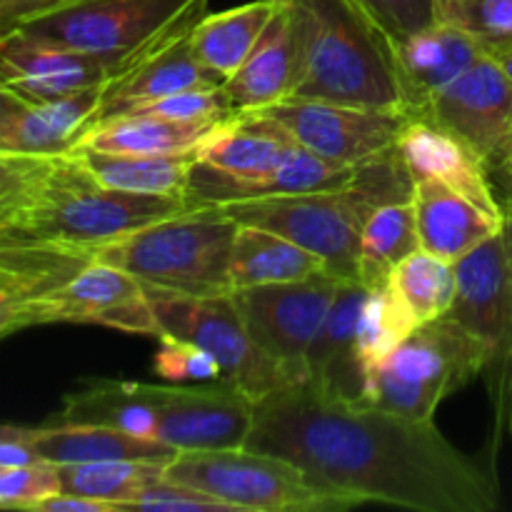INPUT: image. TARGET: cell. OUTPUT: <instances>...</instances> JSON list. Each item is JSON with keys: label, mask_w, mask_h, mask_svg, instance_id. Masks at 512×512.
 <instances>
[{"label": "cell", "mask_w": 512, "mask_h": 512, "mask_svg": "<svg viewBox=\"0 0 512 512\" xmlns=\"http://www.w3.org/2000/svg\"><path fill=\"white\" fill-rule=\"evenodd\" d=\"M50 3H55V0H0V33L13 28L28 13H35Z\"/></svg>", "instance_id": "cell-45"}, {"label": "cell", "mask_w": 512, "mask_h": 512, "mask_svg": "<svg viewBox=\"0 0 512 512\" xmlns=\"http://www.w3.org/2000/svg\"><path fill=\"white\" fill-rule=\"evenodd\" d=\"M420 120L448 130L495 168L512 133V80L493 55H483L448 88L433 95Z\"/></svg>", "instance_id": "cell-15"}, {"label": "cell", "mask_w": 512, "mask_h": 512, "mask_svg": "<svg viewBox=\"0 0 512 512\" xmlns=\"http://www.w3.org/2000/svg\"><path fill=\"white\" fill-rule=\"evenodd\" d=\"M160 350L155 353V373L170 383H213L223 380L218 360L188 340L160 335Z\"/></svg>", "instance_id": "cell-38"}, {"label": "cell", "mask_w": 512, "mask_h": 512, "mask_svg": "<svg viewBox=\"0 0 512 512\" xmlns=\"http://www.w3.org/2000/svg\"><path fill=\"white\" fill-rule=\"evenodd\" d=\"M165 465L158 460H100V463L55 465L60 478V493L85 495V498L113 503L120 512L163 478Z\"/></svg>", "instance_id": "cell-33"}, {"label": "cell", "mask_w": 512, "mask_h": 512, "mask_svg": "<svg viewBox=\"0 0 512 512\" xmlns=\"http://www.w3.org/2000/svg\"><path fill=\"white\" fill-rule=\"evenodd\" d=\"M458 293L448 318L485 350L483 380L493 405V450L512 433V275L503 233L455 263Z\"/></svg>", "instance_id": "cell-9"}, {"label": "cell", "mask_w": 512, "mask_h": 512, "mask_svg": "<svg viewBox=\"0 0 512 512\" xmlns=\"http://www.w3.org/2000/svg\"><path fill=\"white\" fill-rule=\"evenodd\" d=\"M45 463L30 440H0V470L5 468H23V465Z\"/></svg>", "instance_id": "cell-44"}, {"label": "cell", "mask_w": 512, "mask_h": 512, "mask_svg": "<svg viewBox=\"0 0 512 512\" xmlns=\"http://www.w3.org/2000/svg\"><path fill=\"white\" fill-rule=\"evenodd\" d=\"M343 283L348 280L318 273L293 283L258 285L230 293L250 338L283 368L288 383L308 380V350Z\"/></svg>", "instance_id": "cell-11"}, {"label": "cell", "mask_w": 512, "mask_h": 512, "mask_svg": "<svg viewBox=\"0 0 512 512\" xmlns=\"http://www.w3.org/2000/svg\"><path fill=\"white\" fill-rule=\"evenodd\" d=\"M143 393L158 418V440L178 453L245 448L248 443L255 400L228 380L143 383Z\"/></svg>", "instance_id": "cell-13"}, {"label": "cell", "mask_w": 512, "mask_h": 512, "mask_svg": "<svg viewBox=\"0 0 512 512\" xmlns=\"http://www.w3.org/2000/svg\"><path fill=\"white\" fill-rule=\"evenodd\" d=\"M415 180L400 148L385 150L358 165L348 185L305 193L268 195L258 200L213 205L240 225L273 230L310 250L325 263L328 273L358 280L360 230L380 205L413 200Z\"/></svg>", "instance_id": "cell-2"}, {"label": "cell", "mask_w": 512, "mask_h": 512, "mask_svg": "<svg viewBox=\"0 0 512 512\" xmlns=\"http://www.w3.org/2000/svg\"><path fill=\"white\" fill-rule=\"evenodd\" d=\"M503 240H505V253H508V265H510V275H512V210H505L503 218Z\"/></svg>", "instance_id": "cell-48"}, {"label": "cell", "mask_w": 512, "mask_h": 512, "mask_svg": "<svg viewBox=\"0 0 512 512\" xmlns=\"http://www.w3.org/2000/svg\"><path fill=\"white\" fill-rule=\"evenodd\" d=\"M328 273L323 260L310 250L273 230L240 225L230 253V285L235 290L258 288V285L293 283L310 275Z\"/></svg>", "instance_id": "cell-27"}, {"label": "cell", "mask_w": 512, "mask_h": 512, "mask_svg": "<svg viewBox=\"0 0 512 512\" xmlns=\"http://www.w3.org/2000/svg\"><path fill=\"white\" fill-rule=\"evenodd\" d=\"M415 328L418 325L410 320L388 285L368 288L358 320V355L368 378L375 365L383 363Z\"/></svg>", "instance_id": "cell-35"}, {"label": "cell", "mask_w": 512, "mask_h": 512, "mask_svg": "<svg viewBox=\"0 0 512 512\" xmlns=\"http://www.w3.org/2000/svg\"><path fill=\"white\" fill-rule=\"evenodd\" d=\"M23 328H30V320L28 315H25L23 303L0 305V338Z\"/></svg>", "instance_id": "cell-46"}, {"label": "cell", "mask_w": 512, "mask_h": 512, "mask_svg": "<svg viewBox=\"0 0 512 512\" xmlns=\"http://www.w3.org/2000/svg\"><path fill=\"white\" fill-rule=\"evenodd\" d=\"M163 475L223 500L235 512H325L358 505L320 488L290 460L250 448L178 453Z\"/></svg>", "instance_id": "cell-7"}, {"label": "cell", "mask_w": 512, "mask_h": 512, "mask_svg": "<svg viewBox=\"0 0 512 512\" xmlns=\"http://www.w3.org/2000/svg\"><path fill=\"white\" fill-rule=\"evenodd\" d=\"M128 60L80 53L23 30L0 33V80L28 105H43L110 83Z\"/></svg>", "instance_id": "cell-16"}, {"label": "cell", "mask_w": 512, "mask_h": 512, "mask_svg": "<svg viewBox=\"0 0 512 512\" xmlns=\"http://www.w3.org/2000/svg\"><path fill=\"white\" fill-rule=\"evenodd\" d=\"M485 368V350L458 320L443 318L418 325L383 363L370 373L365 405L433 420L448 395L458 393Z\"/></svg>", "instance_id": "cell-6"}, {"label": "cell", "mask_w": 512, "mask_h": 512, "mask_svg": "<svg viewBox=\"0 0 512 512\" xmlns=\"http://www.w3.org/2000/svg\"><path fill=\"white\" fill-rule=\"evenodd\" d=\"M38 428H20V425H0V440H33Z\"/></svg>", "instance_id": "cell-47"}, {"label": "cell", "mask_w": 512, "mask_h": 512, "mask_svg": "<svg viewBox=\"0 0 512 512\" xmlns=\"http://www.w3.org/2000/svg\"><path fill=\"white\" fill-rule=\"evenodd\" d=\"M295 140L273 120L258 113L235 115L198 150L200 163L235 180H260L283 165Z\"/></svg>", "instance_id": "cell-24"}, {"label": "cell", "mask_w": 512, "mask_h": 512, "mask_svg": "<svg viewBox=\"0 0 512 512\" xmlns=\"http://www.w3.org/2000/svg\"><path fill=\"white\" fill-rule=\"evenodd\" d=\"M225 123H180V120L155 118V115H115L90 125L75 148L105 150V153L130 155H178L195 153ZM73 148V150H75Z\"/></svg>", "instance_id": "cell-25"}, {"label": "cell", "mask_w": 512, "mask_h": 512, "mask_svg": "<svg viewBox=\"0 0 512 512\" xmlns=\"http://www.w3.org/2000/svg\"><path fill=\"white\" fill-rule=\"evenodd\" d=\"M130 510H148V512H235L228 503L213 498V495L195 490L190 485L175 483L163 475L155 480Z\"/></svg>", "instance_id": "cell-41"}, {"label": "cell", "mask_w": 512, "mask_h": 512, "mask_svg": "<svg viewBox=\"0 0 512 512\" xmlns=\"http://www.w3.org/2000/svg\"><path fill=\"white\" fill-rule=\"evenodd\" d=\"M255 113L278 123L303 148L340 165H360L395 148L413 120L400 110L358 108L300 95H288Z\"/></svg>", "instance_id": "cell-12"}, {"label": "cell", "mask_w": 512, "mask_h": 512, "mask_svg": "<svg viewBox=\"0 0 512 512\" xmlns=\"http://www.w3.org/2000/svg\"><path fill=\"white\" fill-rule=\"evenodd\" d=\"M358 173V165H340L313 150L295 143L288 158L268 178L235 180L210 165L195 160L190 168L188 185H185L183 203L185 208H213V205L240 203V200H258L268 195L305 193V190H325L348 185Z\"/></svg>", "instance_id": "cell-18"}, {"label": "cell", "mask_w": 512, "mask_h": 512, "mask_svg": "<svg viewBox=\"0 0 512 512\" xmlns=\"http://www.w3.org/2000/svg\"><path fill=\"white\" fill-rule=\"evenodd\" d=\"M28 108H30V105L25 103L23 98H18V95H15L13 90H10L8 85L0 80V148H3V150H5V143H8L10 130L15 128L18 118Z\"/></svg>", "instance_id": "cell-43"}, {"label": "cell", "mask_w": 512, "mask_h": 512, "mask_svg": "<svg viewBox=\"0 0 512 512\" xmlns=\"http://www.w3.org/2000/svg\"><path fill=\"white\" fill-rule=\"evenodd\" d=\"M103 88L80 90L43 105H30L10 130L5 150L30 155H63L75 148L80 135L90 128L103 100Z\"/></svg>", "instance_id": "cell-29"}, {"label": "cell", "mask_w": 512, "mask_h": 512, "mask_svg": "<svg viewBox=\"0 0 512 512\" xmlns=\"http://www.w3.org/2000/svg\"><path fill=\"white\" fill-rule=\"evenodd\" d=\"M483 55L488 53L473 35L445 23L430 25L408 43L398 45L395 60L410 118H418L433 95L448 88Z\"/></svg>", "instance_id": "cell-21"}, {"label": "cell", "mask_w": 512, "mask_h": 512, "mask_svg": "<svg viewBox=\"0 0 512 512\" xmlns=\"http://www.w3.org/2000/svg\"><path fill=\"white\" fill-rule=\"evenodd\" d=\"M495 168H498L500 173L508 175V180L512 183V133H510L508 143H505L503 153H500V160H498V165H495Z\"/></svg>", "instance_id": "cell-49"}, {"label": "cell", "mask_w": 512, "mask_h": 512, "mask_svg": "<svg viewBox=\"0 0 512 512\" xmlns=\"http://www.w3.org/2000/svg\"><path fill=\"white\" fill-rule=\"evenodd\" d=\"M493 58L498 60L500 65H503V70H505V73H508V78L512 80V48H508V50H500V53H495Z\"/></svg>", "instance_id": "cell-50"}, {"label": "cell", "mask_w": 512, "mask_h": 512, "mask_svg": "<svg viewBox=\"0 0 512 512\" xmlns=\"http://www.w3.org/2000/svg\"><path fill=\"white\" fill-rule=\"evenodd\" d=\"M183 210L188 208L180 198L105 188L80 155L63 153L53 158L48 178L43 180L33 203L8 230H0V235L95 253L110 240Z\"/></svg>", "instance_id": "cell-4"}, {"label": "cell", "mask_w": 512, "mask_h": 512, "mask_svg": "<svg viewBox=\"0 0 512 512\" xmlns=\"http://www.w3.org/2000/svg\"><path fill=\"white\" fill-rule=\"evenodd\" d=\"M208 8H200L180 20L173 30L155 40L143 50L123 73L105 83L103 100L93 123L115 118L135 105L165 98L173 93L198 88H218L225 80L210 68H205L193 53V30Z\"/></svg>", "instance_id": "cell-17"}, {"label": "cell", "mask_w": 512, "mask_h": 512, "mask_svg": "<svg viewBox=\"0 0 512 512\" xmlns=\"http://www.w3.org/2000/svg\"><path fill=\"white\" fill-rule=\"evenodd\" d=\"M388 288L410 320L425 325L450 313L458 293V273L455 263L420 248L393 270Z\"/></svg>", "instance_id": "cell-34"}, {"label": "cell", "mask_w": 512, "mask_h": 512, "mask_svg": "<svg viewBox=\"0 0 512 512\" xmlns=\"http://www.w3.org/2000/svg\"><path fill=\"white\" fill-rule=\"evenodd\" d=\"M413 208L420 248L448 263H458L503 230V218H495L438 180H415Z\"/></svg>", "instance_id": "cell-23"}, {"label": "cell", "mask_w": 512, "mask_h": 512, "mask_svg": "<svg viewBox=\"0 0 512 512\" xmlns=\"http://www.w3.org/2000/svg\"><path fill=\"white\" fill-rule=\"evenodd\" d=\"M200 8H208V0H55L13 28L80 53L133 63Z\"/></svg>", "instance_id": "cell-8"}, {"label": "cell", "mask_w": 512, "mask_h": 512, "mask_svg": "<svg viewBox=\"0 0 512 512\" xmlns=\"http://www.w3.org/2000/svg\"><path fill=\"white\" fill-rule=\"evenodd\" d=\"M35 512H120L113 503L73 493H53L33 505Z\"/></svg>", "instance_id": "cell-42"}, {"label": "cell", "mask_w": 512, "mask_h": 512, "mask_svg": "<svg viewBox=\"0 0 512 512\" xmlns=\"http://www.w3.org/2000/svg\"><path fill=\"white\" fill-rule=\"evenodd\" d=\"M298 80V40L290 8L278 0L273 18L265 25L258 45L245 63L223 83L238 115L255 113L288 98Z\"/></svg>", "instance_id": "cell-22"}, {"label": "cell", "mask_w": 512, "mask_h": 512, "mask_svg": "<svg viewBox=\"0 0 512 512\" xmlns=\"http://www.w3.org/2000/svg\"><path fill=\"white\" fill-rule=\"evenodd\" d=\"M398 148L413 180H438L495 218H505V208L490 183L488 163L453 133L413 118L400 135Z\"/></svg>", "instance_id": "cell-20"}, {"label": "cell", "mask_w": 512, "mask_h": 512, "mask_svg": "<svg viewBox=\"0 0 512 512\" xmlns=\"http://www.w3.org/2000/svg\"><path fill=\"white\" fill-rule=\"evenodd\" d=\"M30 445L53 465L100 463V460H158L170 463L178 455L163 440L140 438L103 425H48L35 430Z\"/></svg>", "instance_id": "cell-26"}, {"label": "cell", "mask_w": 512, "mask_h": 512, "mask_svg": "<svg viewBox=\"0 0 512 512\" xmlns=\"http://www.w3.org/2000/svg\"><path fill=\"white\" fill-rule=\"evenodd\" d=\"M55 155H30L0 148V230H8L33 203Z\"/></svg>", "instance_id": "cell-37"}, {"label": "cell", "mask_w": 512, "mask_h": 512, "mask_svg": "<svg viewBox=\"0 0 512 512\" xmlns=\"http://www.w3.org/2000/svg\"><path fill=\"white\" fill-rule=\"evenodd\" d=\"M148 298L158 318L160 335L188 340L213 355L223 370V380L250 395L255 403L288 385L283 368L250 338L233 295L188 298L148 290Z\"/></svg>", "instance_id": "cell-10"}, {"label": "cell", "mask_w": 512, "mask_h": 512, "mask_svg": "<svg viewBox=\"0 0 512 512\" xmlns=\"http://www.w3.org/2000/svg\"><path fill=\"white\" fill-rule=\"evenodd\" d=\"M435 23L473 35L488 55L512 48V0H435Z\"/></svg>", "instance_id": "cell-36"}, {"label": "cell", "mask_w": 512, "mask_h": 512, "mask_svg": "<svg viewBox=\"0 0 512 512\" xmlns=\"http://www.w3.org/2000/svg\"><path fill=\"white\" fill-rule=\"evenodd\" d=\"M393 48L435 25V0H358Z\"/></svg>", "instance_id": "cell-39"}, {"label": "cell", "mask_w": 512, "mask_h": 512, "mask_svg": "<svg viewBox=\"0 0 512 512\" xmlns=\"http://www.w3.org/2000/svg\"><path fill=\"white\" fill-rule=\"evenodd\" d=\"M368 288L343 283L308 350V383L328 400L365 403L368 370L358 355V320Z\"/></svg>", "instance_id": "cell-19"}, {"label": "cell", "mask_w": 512, "mask_h": 512, "mask_svg": "<svg viewBox=\"0 0 512 512\" xmlns=\"http://www.w3.org/2000/svg\"><path fill=\"white\" fill-rule=\"evenodd\" d=\"M278 0H253L223 13H205L193 30V53L200 63L228 80L258 45Z\"/></svg>", "instance_id": "cell-31"}, {"label": "cell", "mask_w": 512, "mask_h": 512, "mask_svg": "<svg viewBox=\"0 0 512 512\" xmlns=\"http://www.w3.org/2000/svg\"><path fill=\"white\" fill-rule=\"evenodd\" d=\"M60 493L58 468L53 463L0 470V510H33L48 495Z\"/></svg>", "instance_id": "cell-40"}, {"label": "cell", "mask_w": 512, "mask_h": 512, "mask_svg": "<svg viewBox=\"0 0 512 512\" xmlns=\"http://www.w3.org/2000/svg\"><path fill=\"white\" fill-rule=\"evenodd\" d=\"M298 40L293 95L408 113L395 48L358 0H285Z\"/></svg>", "instance_id": "cell-3"}, {"label": "cell", "mask_w": 512, "mask_h": 512, "mask_svg": "<svg viewBox=\"0 0 512 512\" xmlns=\"http://www.w3.org/2000/svg\"><path fill=\"white\" fill-rule=\"evenodd\" d=\"M415 250H420V238L413 200L380 205L360 230L358 280L365 288H383Z\"/></svg>", "instance_id": "cell-32"}, {"label": "cell", "mask_w": 512, "mask_h": 512, "mask_svg": "<svg viewBox=\"0 0 512 512\" xmlns=\"http://www.w3.org/2000/svg\"><path fill=\"white\" fill-rule=\"evenodd\" d=\"M23 308L30 328L48 323H90L120 333L160 338L158 318L143 283L100 260L85 263L73 278L50 293L23 300Z\"/></svg>", "instance_id": "cell-14"}, {"label": "cell", "mask_w": 512, "mask_h": 512, "mask_svg": "<svg viewBox=\"0 0 512 512\" xmlns=\"http://www.w3.org/2000/svg\"><path fill=\"white\" fill-rule=\"evenodd\" d=\"M55 425H103L158 440V418L135 380H90L63 400Z\"/></svg>", "instance_id": "cell-28"}, {"label": "cell", "mask_w": 512, "mask_h": 512, "mask_svg": "<svg viewBox=\"0 0 512 512\" xmlns=\"http://www.w3.org/2000/svg\"><path fill=\"white\" fill-rule=\"evenodd\" d=\"M238 223L218 208H188L100 245L93 260L125 270L148 290L230 295V253Z\"/></svg>", "instance_id": "cell-5"}, {"label": "cell", "mask_w": 512, "mask_h": 512, "mask_svg": "<svg viewBox=\"0 0 512 512\" xmlns=\"http://www.w3.org/2000/svg\"><path fill=\"white\" fill-rule=\"evenodd\" d=\"M245 448L290 460L320 488L358 505L493 512L500 503L493 480L433 420L328 400L308 380L255 403Z\"/></svg>", "instance_id": "cell-1"}, {"label": "cell", "mask_w": 512, "mask_h": 512, "mask_svg": "<svg viewBox=\"0 0 512 512\" xmlns=\"http://www.w3.org/2000/svg\"><path fill=\"white\" fill-rule=\"evenodd\" d=\"M70 153L80 155L90 173L105 188L123 190L135 195H163V198L183 200L190 168L198 160L195 153L178 155H130L105 153L93 148H75Z\"/></svg>", "instance_id": "cell-30"}]
</instances>
